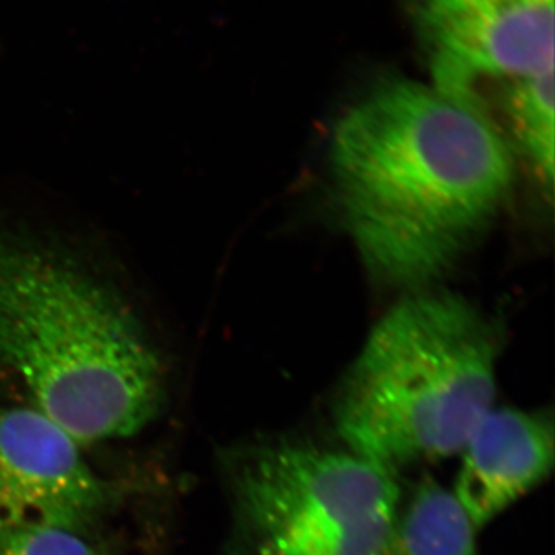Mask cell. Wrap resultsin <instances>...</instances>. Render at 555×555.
Wrapping results in <instances>:
<instances>
[{
  "instance_id": "ba28073f",
  "label": "cell",
  "mask_w": 555,
  "mask_h": 555,
  "mask_svg": "<svg viewBox=\"0 0 555 555\" xmlns=\"http://www.w3.org/2000/svg\"><path fill=\"white\" fill-rule=\"evenodd\" d=\"M477 534L454 492L426 478L398 505L379 555H476Z\"/></svg>"
},
{
  "instance_id": "3957f363",
  "label": "cell",
  "mask_w": 555,
  "mask_h": 555,
  "mask_svg": "<svg viewBox=\"0 0 555 555\" xmlns=\"http://www.w3.org/2000/svg\"><path fill=\"white\" fill-rule=\"evenodd\" d=\"M500 345L465 299L420 294L372 328L331 403L334 437L398 474L460 454L492 408Z\"/></svg>"
},
{
  "instance_id": "30bf717a",
  "label": "cell",
  "mask_w": 555,
  "mask_h": 555,
  "mask_svg": "<svg viewBox=\"0 0 555 555\" xmlns=\"http://www.w3.org/2000/svg\"><path fill=\"white\" fill-rule=\"evenodd\" d=\"M100 529L22 528L0 531V555H116Z\"/></svg>"
},
{
  "instance_id": "5b68a950",
  "label": "cell",
  "mask_w": 555,
  "mask_h": 555,
  "mask_svg": "<svg viewBox=\"0 0 555 555\" xmlns=\"http://www.w3.org/2000/svg\"><path fill=\"white\" fill-rule=\"evenodd\" d=\"M434 89L474 107L481 86L554 69V0H408Z\"/></svg>"
},
{
  "instance_id": "8992f818",
  "label": "cell",
  "mask_w": 555,
  "mask_h": 555,
  "mask_svg": "<svg viewBox=\"0 0 555 555\" xmlns=\"http://www.w3.org/2000/svg\"><path fill=\"white\" fill-rule=\"evenodd\" d=\"M130 494L127 481L98 473L82 444L38 409L0 403V531L98 529Z\"/></svg>"
},
{
  "instance_id": "277c9868",
  "label": "cell",
  "mask_w": 555,
  "mask_h": 555,
  "mask_svg": "<svg viewBox=\"0 0 555 555\" xmlns=\"http://www.w3.org/2000/svg\"><path fill=\"white\" fill-rule=\"evenodd\" d=\"M222 555H379L401 502L398 476L309 433L259 434L225 448Z\"/></svg>"
},
{
  "instance_id": "6da1fadb",
  "label": "cell",
  "mask_w": 555,
  "mask_h": 555,
  "mask_svg": "<svg viewBox=\"0 0 555 555\" xmlns=\"http://www.w3.org/2000/svg\"><path fill=\"white\" fill-rule=\"evenodd\" d=\"M331 177L367 269L385 283L418 287L448 272L494 221L514 166L483 113L389 78L339 118Z\"/></svg>"
},
{
  "instance_id": "7a4b0ae2",
  "label": "cell",
  "mask_w": 555,
  "mask_h": 555,
  "mask_svg": "<svg viewBox=\"0 0 555 555\" xmlns=\"http://www.w3.org/2000/svg\"><path fill=\"white\" fill-rule=\"evenodd\" d=\"M0 366L80 444L141 433L166 374L129 308L46 248L0 235Z\"/></svg>"
},
{
  "instance_id": "52a82bcc",
  "label": "cell",
  "mask_w": 555,
  "mask_h": 555,
  "mask_svg": "<svg viewBox=\"0 0 555 555\" xmlns=\"http://www.w3.org/2000/svg\"><path fill=\"white\" fill-rule=\"evenodd\" d=\"M460 454L452 492L480 532L553 473V411L494 406L474 427Z\"/></svg>"
},
{
  "instance_id": "9c48e42d",
  "label": "cell",
  "mask_w": 555,
  "mask_h": 555,
  "mask_svg": "<svg viewBox=\"0 0 555 555\" xmlns=\"http://www.w3.org/2000/svg\"><path fill=\"white\" fill-rule=\"evenodd\" d=\"M511 137L547 190L554 182V69L496 83Z\"/></svg>"
}]
</instances>
